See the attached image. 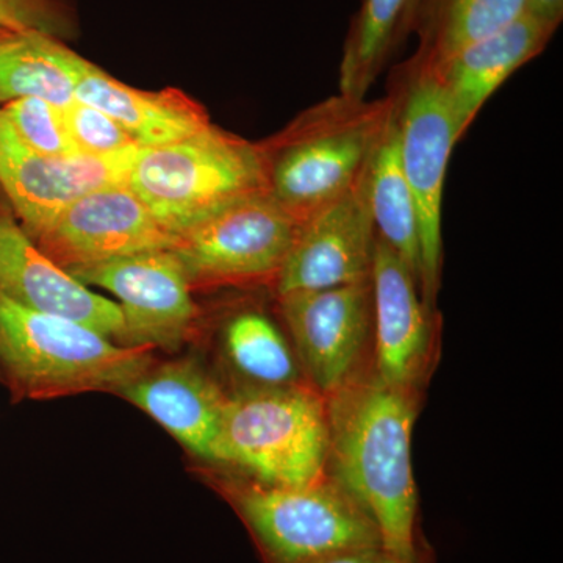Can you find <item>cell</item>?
I'll list each match as a JSON object with an SVG mask.
<instances>
[{
  "label": "cell",
  "mask_w": 563,
  "mask_h": 563,
  "mask_svg": "<svg viewBox=\"0 0 563 563\" xmlns=\"http://www.w3.org/2000/svg\"><path fill=\"white\" fill-rule=\"evenodd\" d=\"M325 406L328 476L372 517L385 550L406 563H420L412 465L417 391L362 369L325 398Z\"/></svg>",
  "instance_id": "6da1fadb"
},
{
  "label": "cell",
  "mask_w": 563,
  "mask_h": 563,
  "mask_svg": "<svg viewBox=\"0 0 563 563\" xmlns=\"http://www.w3.org/2000/svg\"><path fill=\"white\" fill-rule=\"evenodd\" d=\"M396 107L339 95L303 111L273 146L262 147L266 184L299 222L354 187Z\"/></svg>",
  "instance_id": "7a4b0ae2"
},
{
  "label": "cell",
  "mask_w": 563,
  "mask_h": 563,
  "mask_svg": "<svg viewBox=\"0 0 563 563\" xmlns=\"http://www.w3.org/2000/svg\"><path fill=\"white\" fill-rule=\"evenodd\" d=\"M147 351L120 346L80 322L35 312L0 292V366L27 395L121 391L151 368Z\"/></svg>",
  "instance_id": "3957f363"
},
{
  "label": "cell",
  "mask_w": 563,
  "mask_h": 563,
  "mask_svg": "<svg viewBox=\"0 0 563 563\" xmlns=\"http://www.w3.org/2000/svg\"><path fill=\"white\" fill-rule=\"evenodd\" d=\"M128 187L174 236L228 203L268 190L261 146L213 125L165 146L141 147Z\"/></svg>",
  "instance_id": "277c9868"
},
{
  "label": "cell",
  "mask_w": 563,
  "mask_h": 563,
  "mask_svg": "<svg viewBox=\"0 0 563 563\" xmlns=\"http://www.w3.org/2000/svg\"><path fill=\"white\" fill-rule=\"evenodd\" d=\"M328 406L314 388L258 387L225 399L211 461L269 487L328 476Z\"/></svg>",
  "instance_id": "5b68a950"
},
{
  "label": "cell",
  "mask_w": 563,
  "mask_h": 563,
  "mask_svg": "<svg viewBox=\"0 0 563 563\" xmlns=\"http://www.w3.org/2000/svg\"><path fill=\"white\" fill-rule=\"evenodd\" d=\"M235 503L272 563H310L383 547L372 517L329 476L296 487L251 485Z\"/></svg>",
  "instance_id": "8992f818"
},
{
  "label": "cell",
  "mask_w": 563,
  "mask_h": 563,
  "mask_svg": "<svg viewBox=\"0 0 563 563\" xmlns=\"http://www.w3.org/2000/svg\"><path fill=\"white\" fill-rule=\"evenodd\" d=\"M398 98L404 174L417 207L420 292L433 312L443 263L442 211L451 152L459 143L453 111L435 70L417 58Z\"/></svg>",
  "instance_id": "52a82bcc"
},
{
  "label": "cell",
  "mask_w": 563,
  "mask_h": 563,
  "mask_svg": "<svg viewBox=\"0 0 563 563\" xmlns=\"http://www.w3.org/2000/svg\"><path fill=\"white\" fill-rule=\"evenodd\" d=\"M301 222L261 191L228 203L176 236L190 280L277 279Z\"/></svg>",
  "instance_id": "ba28073f"
},
{
  "label": "cell",
  "mask_w": 563,
  "mask_h": 563,
  "mask_svg": "<svg viewBox=\"0 0 563 563\" xmlns=\"http://www.w3.org/2000/svg\"><path fill=\"white\" fill-rule=\"evenodd\" d=\"M68 273L84 285L110 291L120 301L124 318L122 346H179L195 321L191 280L173 247L80 266Z\"/></svg>",
  "instance_id": "9c48e42d"
},
{
  "label": "cell",
  "mask_w": 563,
  "mask_h": 563,
  "mask_svg": "<svg viewBox=\"0 0 563 563\" xmlns=\"http://www.w3.org/2000/svg\"><path fill=\"white\" fill-rule=\"evenodd\" d=\"M279 299L299 361L314 390L329 398L362 372L373 332L372 279Z\"/></svg>",
  "instance_id": "30bf717a"
},
{
  "label": "cell",
  "mask_w": 563,
  "mask_h": 563,
  "mask_svg": "<svg viewBox=\"0 0 563 563\" xmlns=\"http://www.w3.org/2000/svg\"><path fill=\"white\" fill-rule=\"evenodd\" d=\"M140 150L111 155L33 154L0 111V185L33 236L84 196L111 185H128Z\"/></svg>",
  "instance_id": "8fae6325"
},
{
  "label": "cell",
  "mask_w": 563,
  "mask_h": 563,
  "mask_svg": "<svg viewBox=\"0 0 563 563\" xmlns=\"http://www.w3.org/2000/svg\"><path fill=\"white\" fill-rule=\"evenodd\" d=\"M35 236L41 251L66 272L176 246V236L155 221L128 185L84 196Z\"/></svg>",
  "instance_id": "7c38bea8"
},
{
  "label": "cell",
  "mask_w": 563,
  "mask_h": 563,
  "mask_svg": "<svg viewBox=\"0 0 563 563\" xmlns=\"http://www.w3.org/2000/svg\"><path fill=\"white\" fill-rule=\"evenodd\" d=\"M374 244L376 229L362 173L351 190L302 222L277 276V295L280 298L368 279Z\"/></svg>",
  "instance_id": "4fadbf2b"
},
{
  "label": "cell",
  "mask_w": 563,
  "mask_h": 563,
  "mask_svg": "<svg viewBox=\"0 0 563 563\" xmlns=\"http://www.w3.org/2000/svg\"><path fill=\"white\" fill-rule=\"evenodd\" d=\"M373 372L383 383L417 391L432 350V310L422 302L417 277L377 239L374 244Z\"/></svg>",
  "instance_id": "5bb4252c"
},
{
  "label": "cell",
  "mask_w": 563,
  "mask_h": 563,
  "mask_svg": "<svg viewBox=\"0 0 563 563\" xmlns=\"http://www.w3.org/2000/svg\"><path fill=\"white\" fill-rule=\"evenodd\" d=\"M0 292L35 312L68 318L121 342L120 306L88 290L9 217H0Z\"/></svg>",
  "instance_id": "9a60e30c"
},
{
  "label": "cell",
  "mask_w": 563,
  "mask_h": 563,
  "mask_svg": "<svg viewBox=\"0 0 563 563\" xmlns=\"http://www.w3.org/2000/svg\"><path fill=\"white\" fill-rule=\"evenodd\" d=\"M553 35L554 31L523 13L512 24L462 47L440 65H429L450 102L459 140L493 92L515 70L536 58Z\"/></svg>",
  "instance_id": "2e32d148"
},
{
  "label": "cell",
  "mask_w": 563,
  "mask_h": 563,
  "mask_svg": "<svg viewBox=\"0 0 563 563\" xmlns=\"http://www.w3.org/2000/svg\"><path fill=\"white\" fill-rule=\"evenodd\" d=\"M121 393L191 453L211 461L228 396L196 363L146 369Z\"/></svg>",
  "instance_id": "e0dca14e"
},
{
  "label": "cell",
  "mask_w": 563,
  "mask_h": 563,
  "mask_svg": "<svg viewBox=\"0 0 563 563\" xmlns=\"http://www.w3.org/2000/svg\"><path fill=\"white\" fill-rule=\"evenodd\" d=\"M76 99L113 118L143 150L188 139L211 125L206 111L181 92L135 90L85 58Z\"/></svg>",
  "instance_id": "ac0fdd59"
},
{
  "label": "cell",
  "mask_w": 563,
  "mask_h": 563,
  "mask_svg": "<svg viewBox=\"0 0 563 563\" xmlns=\"http://www.w3.org/2000/svg\"><path fill=\"white\" fill-rule=\"evenodd\" d=\"M363 185L377 239L402 258L418 280L420 232L413 195L402 168L398 98L395 111L366 163Z\"/></svg>",
  "instance_id": "d6986e66"
},
{
  "label": "cell",
  "mask_w": 563,
  "mask_h": 563,
  "mask_svg": "<svg viewBox=\"0 0 563 563\" xmlns=\"http://www.w3.org/2000/svg\"><path fill=\"white\" fill-rule=\"evenodd\" d=\"M84 58L62 40L35 31H0V102L38 98L68 109Z\"/></svg>",
  "instance_id": "ffe728a7"
},
{
  "label": "cell",
  "mask_w": 563,
  "mask_h": 563,
  "mask_svg": "<svg viewBox=\"0 0 563 563\" xmlns=\"http://www.w3.org/2000/svg\"><path fill=\"white\" fill-rule=\"evenodd\" d=\"M424 9H429L428 33L418 58L435 66L512 24L525 13V0H428Z\"/></svg>",
  "instance_id": "44dd1931"
},
{
  "label": "cell",
  "mask_w": 563,
  "mask_h": 563,
  "mask_svg": "<svg viewBox=\"0 0 563 563\" xmlns=\"http://www.w3.org/2000/svg\"><path fill=\"white\" fill-rule=\"evenodd\" d=\"M409 0H365L344 43L340 95L365 99L390 52Z\"/></svg>",
  "instance_id": "7402d4cb"
},
{
  "label": "cell",
  "mask_w": 563,
  "mask_h": 563,
  "mask_svg": "<svg viewBox=\"0 0 563 563\" xmlns=\"http://www.w3.org/2000/svg\"><path fill=\"white\" fill-rule=\"evenodd\" d=\"M224 343L233 366L261 387L301 385L290 344L265 314L243 312L233 317L225 328Z\"/></svg>",
  "instance_id": "603a6c76"
},
{
  "label": "cell",
  "mask_w": 563,
  "mask_h": 563,
  "mask_svg": "<svg viewBox=\"0 0 563 563\" xmlns=\"http://www.w3.org/2000/svg\"><path fill=\"white\" fill-rule=\"evenodd\" d=\"M2 111L11 131L33 154L57 157L76 154L63 110L38 98L18 99Z\"/></svg>",
  "instance_id": "cb8c5ba5"
},
{
  "label": "cell",
  "mask_w": 563,
  "mask_h": 563,
  "mask_svg": "<svg viewBox=\"0 0 563 563\" xmlns=\"http://www.w3.org/2000/svg\"><path fill=\"white\" fill-rule=\"evenodd\" d=\"M66 129L77 152L111 155L140 147L113 118L80 101L63 110Z\"/></svg>",
  "instance_id": "d4e9b609"
},
{
  "label": "cell",
  "mask_w": 563,
  "mask_h": 563,
  "mask_svg": "<svg viewBox=\"0 0 563 563\" xmlns=\"http://www.w3.org/2000/svg\"><path fill=\"white\" fill-rule=\"evenodd\" d=\"M0 31H35L60 40L73 31L68 0H0Z\"/></svg>",
  "instance_id": "484cf974"
},
{
  "label": "cell",
  "mask_w": 563,
  "mask_h": 563,
  "mask_svg": "<svg viewBox=\"0 0 563 563\" xmlns=\"http://www.w3.org/2000/svg\"><path fill=\"white\" fill-rule=\"evenodd\" d=\"M310 563H406L396 558L384 547L355 548V550L340 551V553L325 555Z\"/></svg>",
  "instance_id": "4316f807"
},
{
  "label": "cell",
  "mask_w": 563,
  "mask_h": 563,
  "mask_svg": "<svg viewBox=\"0 0 563 563\" xmlns=\"http://www.w3.org/2000/svg\"><path fill=\"white\" fill-rule=\"evenodd\" d=\"M525 14L555 32L563 18V0H525Z\"/></svg>",
  "instance_id": "83f0119b"
},
{
  "label": "cell",
  "mask_w": 563,
  "mask_h": 563,
  "mask_svg": "<svg viewBox=\"0 0 563 563\" xmlns=\"http://www.w3.org/2000/svg\"><path fill=\"white\" fill-rule=\"evenodd\" d=\"M426 3H428V0H409V2H407L406 13H404L398 35L406 33L407 29H409L415 21L420 20V14L422 10H424Z\"/></svg>",
  "instance_id": "f1b7e54d"
}]
</instances>
